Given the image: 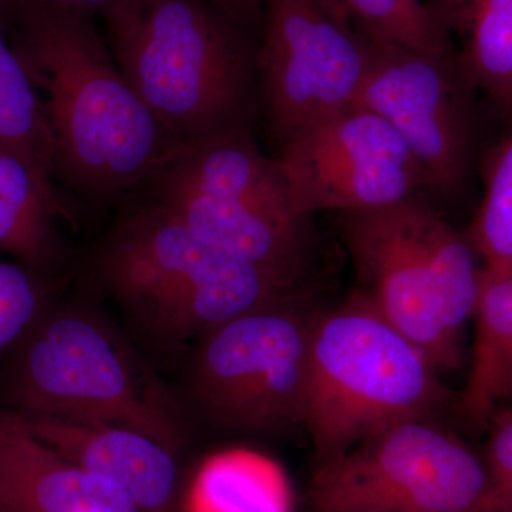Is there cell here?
<instances>
[{
  "mask_svg": "<svg viewBox=\"0 0 512 512\" xmlns=\"http://www.w3.org/2000/svg\"><path fill=\"white\" fill-rule=\"evenodd\" d=\"M16 45L52 141L53 170L92 197L148 181L173 147L90 15L26 5Z\"/></svg>",
  "mask_w": 512,
  "mask_h": 512,
  "instance_id": "cell-1",
  "label": "cell"
},
{
  "mask_svg": "<svg viewBox=\"0 0 512 512\" xmlns=\"http://www.w3.org/2000/svg\"><path fill=\"white\" fill-rule=\"evenodd\" d=\"M101 16L114 60L173 146L244 124L252 57L212 0H119Z\"/></svg>",
  "mask_w": 512,
  "mask_h": 512,
  "instance_id": "cell-2",
  "label": "cell"
},
{
  "mask_svg": "<svg viewBox=\"0 0 512 512\" xmlns=\"http://www.w3.org/2000/svg\"><path fill=\"white\" fill-rule=\"evenodd\" d=\"M103 288L157 338L200 340L296 296L301 281L212 248L157 202L128 212L97 249Z\"/></svg>",
  "mask_w": 512,
  "mask_h": 512,
  "instance_id": "cell-3",
  "label": "cell"
},
{
  "mask_svg": "<svg viewBox=\"0 0 512 512\" xmlns=\"http://www.w3.org/2000/svg\"><path fill=\"white\" fill-rule=\"evenodd\" d=\"M426 194L340 214V229L360 292L441 373L460 366L484 266L467 234L448 224Z\"/></svg>",
  "mask_w": 512,
  "mask_h": 512,
  "instance_id": "cell-4",
  "label": "cell"
},
{
  "mask_svg": "<svg viewBox=\"0 0 512 512\" xmlns=\"http://www.w3.org/2000/svg\"><path fill=\"white\" fill-rule=\"evenodd\" d=\"M154 202L200 241L301 281L311 255L309 220L293 211L278 161L244 124L175 144L150 180Z\"/></svg>",
  "mask_w": 512,
  "mask_h": 512,
  "instance_id": "cell-5",
  "label": "cell"
},
{
  "mask_svg": "<svg viewBox=\"0 0 512 512\" xmlns=\"http://www.w3.org/2000/svg\"><path fill=\"white\" fill-rule=\"evenodd\" d=\"M439 373L362 292L316 311L303 426L318 463L400 421L431 416L448 399Z\"/></svg>",
  "mask_w": 512,
  "mask_h": 512,
  "instance_id": "cell-6",
  "label": "cell"
},
{
  "mask_svg": "<svg viewBox=\"0 0 512 512\" xmlns=\"http://www.w3.org/2000/svg\"><path fill=\"white\" fill-rule=\"evenodd\" d=\"M5 389L25 416L127 427L171 450L180 443L173 412L143 382L119 336L84 306L43 313L13 350Z\"/></svg>",
  "mask_w": 512,
  "mask_h": 512,
  "instance_id": "cell-7",
  "label": "cell"
},
{
  "mask_svg": "<svg viewBox=\"0 0 512 512\" xmlns=\"http://www.w3.org/2000/svg\"><path fill=\"white\" fill-rule=\"evenodd\" d=\"M311 500L315 512H495L484 458L430 416L320 461Z\"/></svg>",
  "mask_w": 512,
  "mask_h": 512,
  "instance_id": "cell-8",
  "label": "cell"
},
{
  "mask_svg": "<svg viewBox=\"0 0 512 512\" xmlns=\"http://www.w3.org/2000/svg\"><path fill=\"white\" fill-rule=\"evenodd\" d=\"M315 315L292 296L202 336L191 370L195 402L239 433L303 426Z\"/></svg>",
  "mask_w": 512,
  "mask_h": 512,
  "instance_id": "cell-9",
  "label": "cell"
},
{
  "mask_svg": "<svg viewBox=\"0 0 512 512\" xmlns=\"http://www.w3.org/2000/svg\"><path fill=\"white\" fill-rule=\"evenodd\" d=\"M259 73L278 143L359 103L373 40L332 0H262Z\"/></svg>",
  "mask_w": 512,
  "mask_h": 512,
  "instance_id": "cell-10",
  "label": "cell"
},
{
  "mask_svg": "<svg viewBox=\"0 0 512 512\" xmlns=\"http://www.w3.org/2000/svg\"><path fill=\"white\" fill-rule=\"evenodd\" d=\"M476 96L453 46L413 49L373 40V60L360 94L399 134L429 194L453 197L470 177L476 143Z\"/></svg>",
  "mask_w": 512,
  "mask_h": 512,
  "instance_id": "cell-11",
  "label": "cell"
},
{
  "mask_svg": "<svg viewBox=\"0 0 512 512\" xmlns=\"http://www.w3.org/2000/svg\"><path fill=\"white\" fill-rule=\"evenodd\" d=\"M276 161L293 211L306 220L379 210L427 192L399 134L359 103L285 138Z\"/></svg>",
  "mask_w": 512,
  "mask_h": 512,
  "instance_id": "cell-12",
  "label": "cell"
},
{
  "mask_svg": "<svg viewBox=\"0 0 512 512\" xmlns=\"http://www.w3.org/2000/svg\"><path fill=\"white\" fill-rule=\"evenodd\" d=\"M0 512H140L109 478L83 470L30 430L23 414L0 412Z\"/></svg>",
  "mask_w": 512,
  "mask_h": 512,
  "instance_id": "cell-13",
  "label": "cell"
},
{
  "mask_svg": "<svg viewBox=\"0 0 512 512\" xmlns=\"http://www.w3.org/2000/svg\"><path fill=\"white\" fill-rule=\"evenodd\" d=\"M22 414V413H20ZM30 430L73 464L123 488L138 511L160 512L173 501L177 464L160 441L111 424L25 416Z\"/></svg>",
  "mask_w": 512,
  "mask_h": 512,
  "instance_id": "cell-14",
  "label": "cell"
},
{
  "mask_svg": "<svg viewBox=\"0 0 512 512\" xmlns=\"http://www.w3.org/2000/svg\"><path fill=\"white\" fill-rule=\"evenodd\" d=\"M474 92L512 121V0H424Z\"/></svg>",
  "mask_w": 512,
  "mask_h": 512,
  "instance_id": "cell-15",
  "label": "cell"
},
{
  "mask_svg": "<svg viewBox=\"0 0 512 512\" xmlns=\"http://www.w3.org/2000/svg\"><path fill=\"white\" fill-rule=\"evenodd\" d=\"M473 363L460 409L476 426L488 420L512 397V265L483 268L474 318Z\"/></svg>",
  "mask_w": 512,
  "mask_h": 512,
  "instance_id": "cell-16",
  "label": "cell"
},
{
  "mask_svg": "<svg viewBox=\"0 0 512 512\" xmlns=\"http://www.w3.org/2000/svg\"><path fill=\"white\" fill-rule=\"evenodd\" d=\"M0 144L52 165V141L32 79L0 26Z\"/></svg>",
  "mask_w": 512,
  "mask_h": 512,
  "instance_id": "cell-17",
  "label": "cell"
},
{
  "mask_svg": "<svg viewBox=\"0 0 512 512\" xmlns=\"http://www.w3.org/2000/svg\"><path fill=\"white\" fill-rule=\"evenodd\" d=\"M357 29L375 42L413 49L451 45L424 0H332Z\"/></svg>",
  "mask_w": 512,
  "mask_h": 512,
  "instance_id": "cell-18",
  "label": "cell"
},
{
  "mask_svg": "<svg viewBox=\"0 0 512 512\" xmlns=\"http://www.w3.org/2000/svg\"><path fill=\"white\" fill-rule=\"evenodd\" d=\"M467 237L484 268L512 265V134L488 164L483 201Z\"/></svg>",
  "mask_w": 512,
  "mask_h": 512,
  "instance_id": "cell-19",
  "label": "cell"
},
{
  "mask_svg": "<svg viewBox=\"0 0 512 512\" xmlns=\"http://www.w3.org/2000/svg\"><path fill=\"white\" fill-rule=\"evenodd\" d=\"M46 311L35 276L22 266L0 262V356L18 348Z\"/></svg>",
  "mask_w": 512,
  "mask_h": 512,
  "instance_id": "cell-20",
  "label": "cell"
},
{
  "mask_svg": "<svg viewBox=\"0 0 512 512\" xmlns=\"http://www.w3.org/2000/svg\"><path fill=\"white\" fill-rule=\"evenodd\" d=\"M197 498L201 512H275L266 494L227 464H214L202 473Z\"/></svg>",
  "mask_w": 512,
  "mask_h": 512,
  "instance_id": "cell-21",
  "label": "cell"
},
{
  "mask_svg": "<svg viewBox=\"0 0 512 512\" xmlns=\"http://www.w3.org/2000/svg\"><path fill=\"white\" fill-rule=\"evenodd\" d=\"M487 426L483 458L493 483L495 512H512V407H498Z\"/></svg>",
  "mask_w": 512,
  "mask_h": 512,
  "instance_id": "cell-22",
  "label": "cell"
},
{
  "mask_svg": "<svg viewBox=\"0 0 512 512\" xmlns=\"http://www.w3.org/2000/svg\"><path fill=\"white\" fill-rule=\"evenodd\" d=\"M22 2H25L26 5L73 10V12L86 13V15H93V13L103 15L119 0H22Z\"/></svg>",
  "mask_w": 512,
  "mask_h": 512,
  "instance_id": "cell-23",
  "label": "cell"
},
{
  "mask_svg": "<svg viewBox=\"0 0 512 512\" xmlns=\"http://www.w3.org/2000/svg\"><path fill=\"white\" fill-rule=\"evenodd\" d=\"M212 2L237 22L242 20L252 22L262 15V3L259 0H212Z\"/></svg>",
  "mask_w": 512,
  "mask_h": 512,
  "instance_id": "cell-24",
  "label": "cell"
}]
</instances>
